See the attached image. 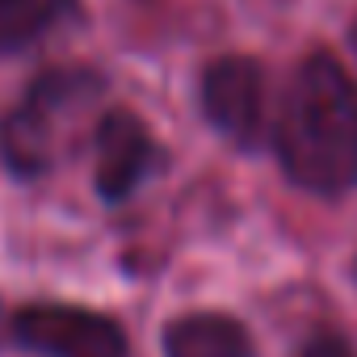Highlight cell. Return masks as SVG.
Masks as SVG:
<instances>
[{
	"label": "cell",
	"mask_w": 357,
	"mask_h": 357,
	"mask_svg": "<svg viewBox=\"0 0 357 357\" xmlns=\"http://www.w3.org/2000/svg\"><path fill=\"white\" fill-rule=\"evenodd\" d=\"M278 155L307 194L336 198L357 185V84L328 59L311 55L294 68L278 109Z\"/></svg>",
	"instance_id": "1"
},
{
	"label": "cell",
	"mask_w": 357,
	"mask_h": 357,
	"mask_svg": "<svg viewBox=\"0 0 357 357\" xmlns=\"http://www.w3.org/2000/svg\"><path fill=\"white\" fill-rule=\"evenodd\" d=\"M101 76L84 68L43 72L0 122V155L26 176L51 172L80 143L89 122L101 118Z\"/></svg>",
	"instance_id": "2"
},
{
	"label": "cell",
	"mask_w": 357,
	"mask_h": 357,
	"mask_svg": "<svg viewBox=\"0 0 357 357\" xmlns=\"http://www.w3.org/2000/svg\"><path fill=\"white\" fill-rule=\"evenodd\" d=\"M13 332L43 357H126V332L118 328V319L89 307H68V303L26 307L17 311Z\"/></svg>",
	"instance_id": "3"
},
{
	"label": "cell",
	"mask_w": 357,
	"mask_h": 357,
	"mask_svg": "<svg viewBox=\"0 0 357 357\" xmlns=\"http://www.w3.org/2000/svg\"><path fill=\"white\" fill-rule=\"evenodd\" d=\"M202 109L219 135L240 147L265 139V72L257 59L227 55L202 72Z\"/></svg>",
	"instance_id": "4"
},
{
	"label": "cell",
	"mask_w": 357,
	"mask_h": 357,
	"mask_svg": "<svg viewBox=\"0 0 357 357\" xmlns=\"http://www.w3.org/2000/svg\"><path fill=\"white\" fill-rule=\"evenodd\" d=\"M93 143H97V194L105 202L130 198L147 181V172L155 164V139H151V130L135 114L114 109V114L97 118Z\"/></svg>",
	"instance_id": "5"
},
{
	"label": "cell",
	"mask_w": 357,
	"mask_h": 357,
	"mask_svg": "<svg viewBox=\"0 0 357 357\" xmlns=\"http://www.w3.org/2000/svg\"><path fill=\"white\" fill-rule=\"evenodd\" d=\"M164 357H252V340L240 319L194 311L164 332Z\"/></svg>",
	"instance_id": "6"
},
{
	"label": "cell",
	"mask_w": 357,
	"mask_h": 357,
	"mask_svg": "<svg viewBox=\"0 0 357 357\" xmlns=\"http://www.w3.org/2000/svg\"><path fill=\"white\" fill-rule=\"evenodd\" d=\"M76 0H0V51H17L51 34Z\"/></svg>",
	"instance_id": "7"
},
{
	"label": "cell",
	"mask_w": 357,
	"mask_h": 357,
	"mask_svg": "<svg viewBox=\"0 0 357 357\" xmlns=\"http://www.w3.org/2000/svg\"><path fill=\"white\" fill-rule=\"evenodd\" d=\"M294 357H357L340 336H332V332H319V336H311V340H303V349L294 353Z\"/></svg>",
	"instance_id": "8"
},
{
	"label": "cell",
	"mask_w": 357,
	"mask_h": 357,
	"mask_svg": "<svg viewBox=\"0 0 357 357\" xmlns=\"http://www.w3.org/2000/svg\"><path fill=\"white\" fill-rule=\"evenodd\" d=\"M353 51H357V26H353Z\"/></svg>",
	"instance_id": "9"
}]
</instances>
